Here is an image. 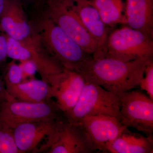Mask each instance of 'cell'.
<instances>
[{
    "instance_id": "obj_9",
    "label": "cell",
    "mask_w": 153,
    "mask_h": 153,
    "mask_svg": "<svg viewBox=\"0 0 153 153\" xmlns=\"http://www.w3.org/2000/svg\"><path fill=\"white\" fill-rule=\"evenodd\" d=\"M118 96L123 125L153 136V100L139 91L132 90Z\"/></svg>"
},
{
    "instance_id": "obj_12",
    "label": "cell",
    "mask_w": 153,
    "mask_h": 153,
    "mask_svg": "<svg viewBox=\"0 0 153 153\" xmlns=\"http://www.w3.org/2000/svg\"><path fill=\"white\" fill-rule=\"evenodd\" d=\"M65 119H50L21 124L12 129L15 143L22 153H35L38 147Z\"/></svg>"
},
{
    "instance_id": "obj_23",
    "label": "cell",
    "mask_w": 153,
    "mask_h": 153,
    "mask_svg": "<svg viewBox=\"0 0 153 153\" xmlns=\"http://www.w3.org/2000/svg\"><path fill=\"white\" fill-rule=\"evenodd\" d=\"M7 57V41L5 35H0V68L5 62Z\"/></svg>"
},
{
    "instance_id": "obj_25",
    "label": "cell",
    "mask_w": 153,
    "mask_h": 153,
    "mask_svg": "<svg viewBox=\"0 0 153 153\" xmlns=\"http://www.w3.org/2000/svg\"><path fill=\"white\" fill-rule=\"evenodd\" d=\"M4 0H0V15L1 13L4 8Z\"/></svg>"
},
{
    "instance_id": "obj_3",
    "label": "cell",
    "mask_w": 153,
    "mask_h": 153,
    "mask_svg": "<svg viewBox=\"0 0 153 153\" xmlns=\"http://www.w3.org/2000/svg\"><path fill=\"white\" fill-rule=\"evenodd\" d=\"M67 119L53 98L39 102L20 101L10 95L0 105V125L12 129L21 124Z\"/></svg>"
},
{
    "instance_id": "obj_8",
    "label": "cell",
    "mask_w": 153,
    "mask_h": 153,
    "mask_svg": "<svg viewBox=\"0 0 153 153\" xmlns=\"http://www.w3.org/2000/svg\"><path fill=\"white\" fill-rule=\"evenodd\" d=\"M47 16L82 49L92 55L97 44L82 24L71 0H47Z\"/></svg>"
},
{
    "instance_id": "obj_24",
    "label": "cell",
    "mask_w": 153,
    "mask_h": 153,
    "mask_svg": "<svg viewBox=\"0 0 153 153\" xmlns=\"http://www.w3.org/2000/svg\"><path fill=\"white\" fill-rule=\"evenodd\" d=\"M9 96L2 76L0 75V105Z\"/></svg>"
},
{
    "instance_id": "obj_14",
    "label": "cell",
    "mask_w": 153,
    "mask_h": 153,
    "mask_svg": "<svg viewBox=\"0 0 153 153\" xmlns=\"http://www.w3.org/2000/svg\"><path fill=\"white\" fill-rule=\"evenodd\" d=\"M71 1L82 24L97 44L99 51H102L108 36L112 30L102 22L98 11L89 0Z\"/></svg>"
},
{
    "instance_id": "obj_11",
    "label": "cell",
    "mask_w": 153,
    "mask_h": 153,
    "mask_svg": "<svg viewBox=\"0 0 153 153\" xmlns=\"http://www.w3.org/2000/svg\"><path fill=\"white\" fill-rule=\"evenodd\" d=\"M97 152L108 153L110 145L126 128L117 118L105 115L90 116L80 122Z\"/></svg>"
},
{
    "instance_id": "obj_2",
    "label": "cell",
    "mask_w": 153,
    "mask_h": 153,
    "mask_svg": "<svg viewBox=\"0 0 153 153\" xmlns=\"http://www.w3.org/2000/svg\"><path fill=\"white\" fill-rule=\"evenodd\" d=\"M36 35L42 45L64 68L81 73L92 58L47 15L36 25Z\"/></svg>"
},
{
    "instance_id": "obj_15",
    "label": "cell",
    "mask_w": 153,
    "mask_h": 153,
    "mask_svg": "<svg viewBox=\"0 0 153 153\" xmlns=\"http://www.w3.org/2000/svg\"><path fill=\"white\" fill-rule=\"evenodd\" d=\"M126 25L153 39V0H125Z\"/></svg>"
},
{
    "instance_id": "obj_16",
    "label": "cell",
    "mask_w": 153,
    "mask_h": 153,
    "mask_svg": "<svg viewBox=\"0 0 153 153\" xmlns=\"http://www.w3.org/2000/svg\"><path fill=\"white\" fill-rule=\"evenodd\" d=\"M6 89L11 97L20 101L39 102L53 98L52 88L49 83L36 78L22 81Z\"/></svg>"
},
{
    "instance_id": "obj_5",
    "label": "cell",
    "mask_w": 153,
    "mask_h": 153,
    "mask_svg": "<svg viewBox=\"0 0 153 153\" xmlns=\"http://www.w3.org/2000/svg\"><path fill=\"white\" fill-rule=\"evenodd\" d=\"M68 121L79 123L90 116L105 115L120 120L118 96L97 84L86 82L76 104L66 114Z\"/></svg>"
},
{
    "instance_id": "obj_22",
    "label": "cell",
    "mask_w": 153,
    "mask_h": 153,
    "mask_svg": "<svg viewBox=\"0 0 153 153\" xmlns=\"http://www.w3.org/2000/svg\"><path fill=\"white\" fill-rule=\"evenodd\" d=\"M19 64L22 69L23 81L35 78L37 68L35 63L29 60H24L20 61Z\"/></svg>"
},
{
    "instance_id": "obj_18",
    "label": "cell",
    "mask_w": 153,
    "mask_h": 153,
    "mask_svg": "<svg viewBox=\"0 0 153 153\" xmlns=\"http://www.w3.org/2000/svg\"><path fill=\"white\" fill-rule=\"evenodd\" d=\"M98 11L105 25L114 29L117 25H126L125 0H89Z\"/></svg>"
},
{
    "instance_id": "obj_21",
    "label": "cell",
    "mask_w": 153,
    "mask_h": 153,
    "mask_svg": "<svg viewBox=\"0 0 153 153\" xmlns=\"http://www.w3.org/2000/svg\"><path fill=\"white\" fill-rule=\"evenodd\" d=\"M139 86L141 89L145 91L149 97L153 100V59L146 66L144 75Z\"/></svg>"
},
{
    "instance_id": "obj_7",
    "label": "cell",
    "mask_w": 153,
    "mask_h": 153,
    "mask_svg": "<svg viewBox=\"0 0 153 153\" xmlns=\"http://www.w3.org/2000/svg\"><path fill=\"white\" fill-rule=\"evenodd\" d=\"M97 152L80 123L64 121L35 153H93Z\"/></svg>"
},
{
    "instance_id": "obj_13",
    "label": "cell",
    "mask_w": 153,
    "mask_h": 153,
    "mask_svg": "<svg viewBox=\"0 0 153 153\" xmlns=\"http://www.w3.org/2000/svg\"><path fill=\"white\" fill-rule=\"evenodd\" d=\"M0 30L9 37L22 41L34 32L28 22L21 0H4L0 15Z\"/></svg>"
},
{
    "instance_id": "obj_4",
    "label": "cell",
    "mask_w": 153,
    "mask_h": 153,
    "mask_svg": "<svg viewBox=\"0 0 153 153\" xmlns=\"http://www.w3.org/2000/svg\"><path fill=\"white\" fill-rule=\"evenodd\" d=\"M101 52L108 57L125 62L153 58V39L124 25L110 32Z\"/></svg>"
},
{
    "instance_id": "obj_17",
    "label": "cell",
    "mask_w": 153,
    "mask_h": 153,
    "mask_svg": "<svg viewBox=\"0 0 153 153\" xmlns=\"http://www.w3.org/2000/svg\"><path fill=\"white\" fill-rule=\"evenodd\" d=\"M111 153H152L153 136L142 135L126 128L110 145Z\"/></svg>"
},
{
    "instance_id": "obj_1",
    "label": "cell",
    "mask_w": 153,
    "mask_h": 153,
    "mask_svg": "<svg viewBox=\"0 0 153 153\" xmlns=\"http://www.w3.org/2000/svg\"><path fill=\"white\" fill-rule=\"evenodd\" d=\"M152 59L144 57L125 62L97 51L80 74L86 82L95 83L118 95L139 86L146 66Z\"/></svg>"
},
{
    "instance_id": "obj_19",
    "label": "cell",
    "mask_w": 153,
    "mask_h": 153,
    "mask_svg": "<svg viewBox=\"0 0 153 153\" xmlns=\"http://www.w3.org/2000/svg\"><path fill=\"white\" fill-rule=\"evenodd\" d=\"M13 60L6 65L2 76L6 88L17 85L23 81V73L20 64Z\"/></svg>"
},
{
    "instance_id": "obj_6",
    "label": "cell",
    "mask_w": 153,
    "mask_h": 153,
    "mask_svg": "<svg viewBox=\"0 0 153 153\" xmlns=\"http://www.w3.org/2000/svg\"><path fill=\"white\" fill-rule=\"evenodd\" d=\"M5 36L7 57L19 62L29 60L35 63L37 72L45 82L48 83L51 76L64 70L59 61L45 49L36 33L22 41Z\"/></svg>"
},
{
    "instance_id": "obj_10",
    "label": "cell",
    "mask_w": 153,
    "mask_h": 153,
    "mask_svg": "<svg viewBox=\"0 0 153 153\" xmlns=\"http://www.w3.org/2000/svg\"><path fill=\"white\" fill-rule=\"evenodd\" d=\"M85 83L80 73L66 68L51 76L48 82L53 98L66 114L76 104Z\"/></svg>"
},
{
    "instance_id": "obj_20",
    "label": "cell",
    "mask_w": 153,
    "mask_h": 153,
    "mask_svg": "<svg viewBox=\"0 0 153 153\" xmlns=\"http://www.w3.org/2000/svg\"><path fill=\"white\" fill-rule=\"evenodd\" d=\"M0 153H22L16 145L12 129L1 125Z\"/></svg>"
}]
</instances>
